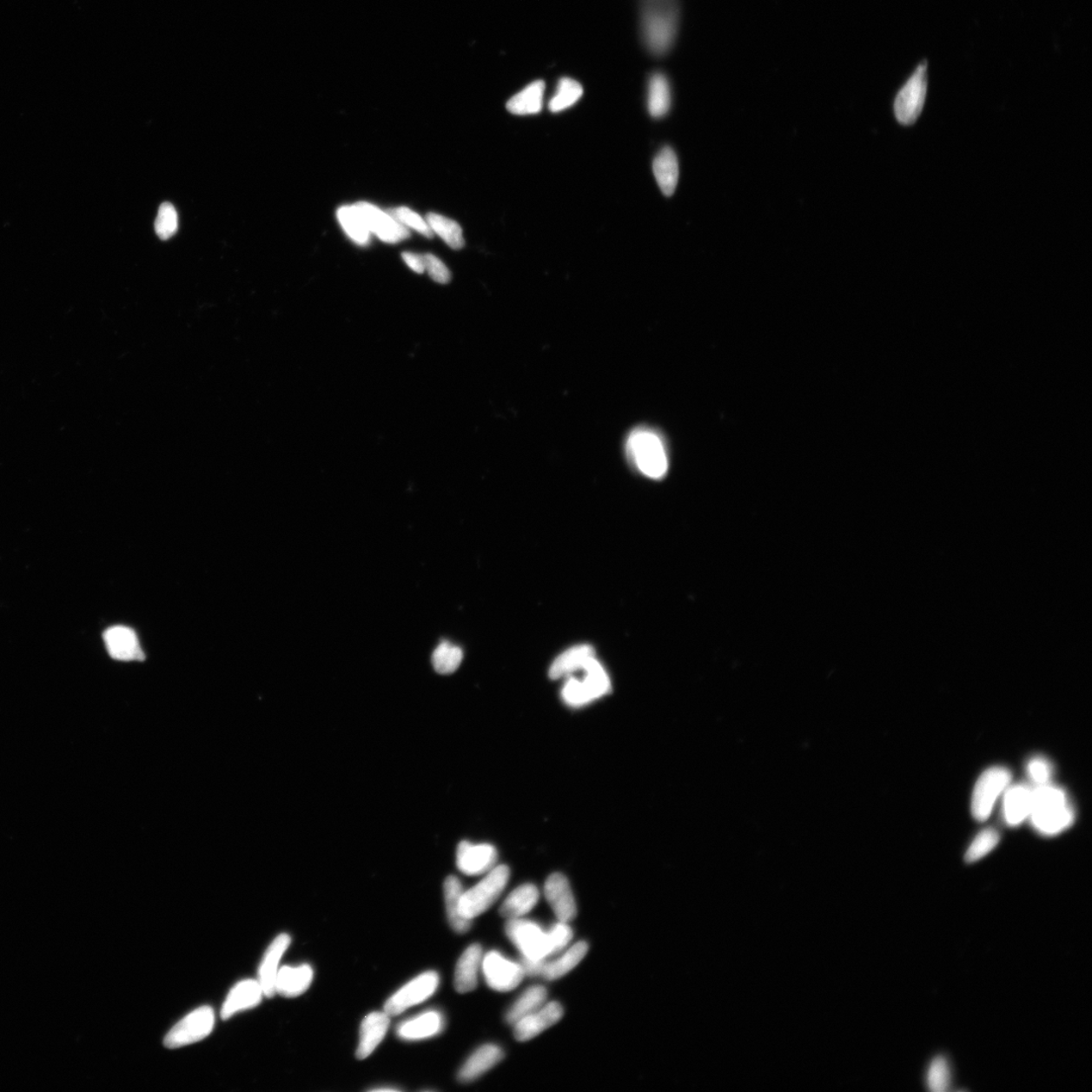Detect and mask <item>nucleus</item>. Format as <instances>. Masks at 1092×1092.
<instances>
[{
    "mask_svg": "<svg viewBox=\"0 0 1092 1092\" xmlns=\"http://www.w3.org/2000/svg\"><path fill=\"white\" fill-rule=\"evenodd\" d=\"M443 1029V1016L440 1011L429 1010L400 1023L397 1034L400 1039L405 1041H419L440 1035Z\"/></svg>",
    "mask_w": 1092,
    "mask_h": 1092,
    "instance_id": "nucleus-20",
    "label": "nucleus"
},
{
    "mask_svg": "<svg viewBox=\"0 0 1092 1092\" xmlns=\"http://www.w3.org/2000/svg\"><path fill=\"white\" fill-rule=\"evenodd\" d=\"M1032 790L1025 785L1009 788L1004 796V818L1010 826L1021 824L1031 811Z\"/></svg>",
    "mask_w": 1092,
    "mask_h": 1092,
    "instance_id": "nucleus-27",
    "label": "nucleus"
},
{
    "mask_svg": "<svg viewBox=\"0 0 1092 1092\" xmlns=\"http://www.w3.org/2000/svg\"><path fill=\"white\" fill-rule=\"evenodd\" d=\"M462 659L464 652L460 646L442 641L432 655V665L440 674L449 675L460 668Z\"/></svg>",
    "mask_w": 1092,
    "mask_h": 1092,
    "instance_id": "nucleus-36",
    "label": "nucleus"
},
{
    "mask_svg": "<svg viewBox=\"0 0 1092 1092\" xmlns=\"http://www.w3.org/2000/svg\"><path fill=\"white\" fill-rule=\"evenodd\" d=\"M425 270H427L432 280L438 283H448L450 281V271L440 258L432 255H424Z\"/></svg>",
    "mask_w": 1092,
    "mask_h": 1092,
    "instance_id": "nucleus-42",
    "label": "nucleus"
},
{
    "mask_svg": "<svg viewBox=\"0 0 1092 1092\" xmlns=\"http://www.w3.org/2000/svg\"><path fill=\"white\" fill-rule=\"evenodd\" d=\"M509 876V868L506 865L493 868L476 886L462 893L460 902V915L473 921L474 917L489 910L501 896L508 884Z\"/></svg>",
    "mask_w": 1092,
    "mask_h": 1092,
    "instance_id": "nucleus-5",
    "label": "nucleus"
},
{
    "mask_svg": "<svg viewBox=\"0 0 1092 1092\" xmlns=\"http://www.w3.org/2000/svg\"><path fill=\"white\" fill-rule=\"evenodd\" d=\"M1028 772L1036 784L1044 785L1050 780L1051 764L1044 758H1035L1028 764Z\"/></svg>",
    "mask_w": 1092,
    "mask_h": 1092,
    "instance_id": "nucleus-43",
    "label": "nucleus"
},
{
    "mask_svg": "<svg viewBox=\"0 0 1092 1092\" xmlns=\"http://www.w3.org/2000/svg\"><path fill=\"white\" fill-rule=\"evenodd\" d=\"M313 978L314 971L310 965L281 967L276 975L275 992L285 997L300 996L310 989Z\"/></svg>",
    "mask_w": 1092,
    "mask_h": 1092,
    "instance_id": "nucleus-21",
    "label": "nucleus"
},
{
    "mask_svg": "<svg viewBox=\"0 0 1092 1092\" xmlns=\"http://www.w3.org/2000/svg\"><path fill=\"white\" fill-rule=\"evenodd\" d=\"M426 222L432 232L440 235L453 249H461L465 246L461 227L455 221L443 217L441 215L430 213Z\"/></svg>",
    "mask_w": 1092,
    "mask_h": 1092,
    "instance_id": "nucleus-34",
    "label": "nucleus"
},
{
    "mask_svg": "<svg viewBox=\"0 0 1092 1092\" xmlns=\"http://www.w3.org/2000/svg\"><path fill=\"white\" fill-rule=\"evenodd\" d=\"M337 218L344 231L355 243L366 245L369 242L370 232L355 205L339 208Z\"/></svg>",
    "mask_w": 1092,
    "mask_h": 1092,
    "instance_id": "nucleus-33",
    "label": "nucleus"
},
{
    "mask_svg": "<svg viewBox=\"0 0 1092 1092\" xmlns=\"http://www.w3.org/2000/svg\"><path fill=\"white\" fill-rule=\"evenodd\" d=\"M482 964L486 983L493 990L501 992L513 990L521 983L524 977L520 964L504 958L496 951L487 953Z\"/></svg>",
    "mask_w": 1092,
    "mask_h": 1092,
    "instance_id": "nucleus-11",
    "label": "nucleus"
},
{
    "mask_svg": "<svg viewBox=\"0 0 1092 1092\" xmlns=\"http://www.w3.org/2000/svg\"><path fill=\"white\" fill-rule=\"evenodd\" d=\"M545 896L559 922L570 923L577 916V905L569 881L563 874L554 873L547 878Z\"/></svg>",
    "mask_w": 1092,
    "mask_h": 1092,
    "instance_id": "nucleus-14",
    "label": "nucleus"
},
{
    "mask_svg": "<svg viewBox=\"0 0 1092 1092\" xmlns=\"http://www.w3.org/2000/svg\"><path fill=\"white\" fill-rule=\"evenodd\" d=\"M503 1058L504 1052L501 1048L495 1045L480 1047L461 1067L458 1075L459 1081L464 1083L476 1081L493 1066L501 1062Z\"/></svg>",
    "mask_w": 1092,
    "mask_h": 1092,
    "instance_id": "nucleus-22",
    "label": "nucleus"
},
{
    "mask_svg": "<svg viewBox=\"0 0 1092 1092\" xmlns=\"http://www.w3.org/2000/svg\"><path fill=\"white\" fill-rule=\"evenodd\" d=\"M497 859V850L489 844H474L464 841L456 850V865L466 875L477 876L490 872L495 868Z\"/></svg>",
    "mask_w": 1092,
    "mask_h": 1092,
    "instance_id": "nucleus-13",
    "label": "nucleus"
},
{
    "mask_svg": "<svg viewBox=\"0 0 1092 1092\" xmlns=\"http://www.w3.org/2000/svg\"><path fill=\"white\" fill-rule=\"evenodd\" d=\"M263 990L258 980L247 979L239 983L228 995L222 1008L221 1016L224 1021L229 1020L234 1015L246 1009H255L261 1004Z\"/></svg>",
    "mask_w": 1092,
    "mask_h": 1092,
    "instance_id": "nucleus-18",
    "label": "nucleus"
},
{
    "mask_svg": "<svg viewBox=\"0 0 1092 1092\" xmlns=\"http://www.w3.org/2000/svg\"><path fill=\"white\" fill-rule=\"evenodd\" d=\"M950 1082H951V1073H950L947 1060L942 1056L935 1058L930 1065L927 1075L929 1089L934 1092H945L949 1089Z\"/></svg>",
    "mask_w": 1092,
    "mask_h": 1092,
    "instance_id": "nucleus-38",
    "label": "nucleus"
},
{
    "mask_svg": "<svg viewBox=\"0 0 1092 1092\" xmlns=\"http://www.w3.org/2000/svg\"><path fill=\"white\" fill-rule=\"evenodd\" d=\"M390 1017L385 1011H374L364 1017L361 1026L360 1045L356 1051L357 1058L367 1059L374 1052L387 1035L390 1027Z\"/></svg>",
    "mask_w": 1092,
    "mask_h": 1092,
    "instance_id": "nucleus-19",
    "label": "nucleus"
},
{
    "mask_svg": "<svg viewBox=\"0 0 1092 1092\" xmlns=\"http://www.w3.org/2000/svg\"><path fill=\"white\" fill-rule=\"evenodd\" d=\"M461 882L455 876H448L444 882V897H446L447 917L452 928L459 934H465L472 927V921L460 915V902L464 893Z\"/></svg>",
    "mask_w": 1092,
    "mask_h": 1092,
    "instance_id": "nucleus-28",
    "label": "nucleus"
},
{
    "mask_svg": "<svg viewBox=\"0 0 1092 1092\" xmlns=\"http://www.w3.org/2000/svg\"><path fill=\"white\" fill-rule=\"evenodd\" d=\"M671 103V86L668 78L663 73L652 74L649 83V101H647L651 116L657 119L662 118L668 114Z\"/></svg>",
    "mask_w": 1092,
    "mask_h": 1092,
    "instance_id": "nucleus-30",
    "label": "nucleus"
},
{
    "mask_svg": "<svg viewBox=\"0 0 1092 1092\" xmlns=\"http://www.w3.org/2000/svg\"><path fill=\"white\" fill-rule=\"evenodd\" d=\"M582 678L570 676L561 690L566 705L582 707L609 693L611 682L607 672L595 658L590 659Z\"/></svg>",
    "mask_w": 1092,
    "mask_h": 1092,
    "instance_id": "nucleus-4",
    "label": "nucleus"
},
{
    "mask_svg": "<svg viewBox=\"0 0 1092 1092\" xmlns=\"http://www.w3.org/2000/svg\"><path fill=\"white\" fill-rule=\"evenodd\" d=\"M440 985V976L434 971L425 972L410 981L387 999L384 1011L388 1016H396L417 1004L427 1001Z\"/></svg>",
    "mask_w": 1092,
    "mask_h": 1092,
    "instance_id": "nucleus-9",
    "label": "nucleus"
},
{
    "mask_svg": "<svg viewBox=\"0 0 1092 1092\" xmlns=\"http://www.w3.org/2000/svg\"><path fill=\"white\" fill-rule=\"evenodd\" d=\"M178 229V215L176 209L170 202H164L159 208L156 221V230L160 239L168 240L175 235Z\"/></svg>",
    "mask_w": 1092,
    "mask_h": 1092,
    "instance_id": "nucleus-39",
    "label": "nucleus"
},
{
    "mask_svg": "<svg viewBox=\"0 0 1092 1092\" xmlns=\"http://www.w3.org/2000/svg\"><path fill=\"white\" fill-rule=\"evenodd\" d=\"M583 94V86L577 80L569 77L561 78L559 82L557 91H555L552 101L549 102V109L553 113L563 112V110L577 103Z\"/></svg>",
    "mask_w": 1092,
    "mask_h": 1092,
    "instance_id": "nucleus-35",
    "label": "nucleus"
},
{
    "mask_svg": "<svg viewBox=\"0 0 1092 1092\" xmlns=\"http://www.w3.org/2000/svg\"><path fill=\"white\" fill-rule=\"evenodd\" d=\"M998 842L999 835L996 830L989 829L981 831L980 834L975 837L971 846L967 850L965 855L966 862L974 863L983 859L984 856L990 853V851L996 847Z\"/></svg>",
    "mask_w": 1092,
    "mask_h": 1092,
    "instance_id": "nucleus-37",
    "label": "nucleus"
},
{
    "mask_svg": "<svg viewBox=\"0 0 1092 1092\" xmlns=\"http://www.w3.org/2000/svg\"><path fill=\"white\" fill-rule=\"evenodd\" d=\"M387 213L390 214L392 217L396 219L398 222H400V224L404 225L406 228L407 227L412 228V229H414L418 233L422 234V235L426 237H428V238L433 237V232H432V230L430 229V227L427 224V222H426V220L421 218L420 215H419L417 213H415L414 211H412V209L408 208H405V207H400V208L391 209V211H388Z\"/></svg>",
    "mask_w": 1092,
    "mask_h": 1092,
    "instance_id": "nucleus-40",
    "label": "nucleus"
},
{
    "mask_svg": "<svg viewBox=\"0 0 1092 1092\" xmlns=\"http://www.w3.org/2000/svg\"><path fill=\"white\" fill-rule=\"evenodd\" d=\"M546 963V959L534 960L524 957L523 956L520 966L524 975H528V976H539V975H541L542 972H544Z\"/></svg>",
    "mask_w": 1092,
    "mask_h": 1092,
    "instance_id": "nucleus-44",
    "label": "nucleus"
},
{
    "mask_svg": "<svg viewBox=\"0 0 1092 1092\" xmlns=\"http://www.w3.org/2000/svg\"><path fill=\"white\" fill-rule=\"evenodd\" d=\"M589 950L588 943L586 942H579L572 946L563 957L546 963L544 972L541 976L546 980H554L563 977L564 975L569 973L581 962Z\"/></svg>",
    "mask_w": 1092,
    "mask_h": 1092,
    "instance_id": "nucleus-32",
    "label": "nucleus"
},
{
    "mask_svg": "<svg viewBox=\"0 0 1092 1092\" xmlns=\"http://www.w3.org/2000/svg\"><path fill=\"white\" fill-rule=\"evenodd\" d=\"M355 207L359 208L369 232L374 233L382 242L397 243L410 236L409 230L390 214L368 202H357Z\"/></svg>",
    "mask_w": 1092,
    "mask_h": 1092,
    "instance_id": "nucleus-12",
    "label": "nucleus"
},
{
    "mask_svg": "<svg viewBox=\"0 0 1092 1092\" xmlns=\"http://www.w3.org/2000/svg\"><path fill=\"white\" fill-rule=\"evenodd\" d=\"M505 930L524 957L541 960L552 955L548 935L539 924L520 918H510Z\"/></svg>",
    "mask_w": 1092,
    "mask_h": 1092,
    "instance_id": "nucleus-8",
    "label": "nucleus"
},
{
    "mask_svg": "<svg viewBox=\"0 0 1092 1092\" xmlns=\"http://www.w3.org/2000/svg\"><path fill=\"white\" fill-rule=\"evenodd\" d=\"M539 892L533 884H526L516 890L506 898L500 909V915L506 918H520L532 911L538 903Z\"/></svg>",
    "mask_w": 1092,
    "mask_h": 1092,
    "instance_id": "nucleus-29",
    "label": "nucleus"
},
{
    "mask_svg": "<svg viewBox=\"0 0 1092 1092\" xmlns=\"http://www.w3.org/2000/svg\"><path fill=\"white\" fill-rule=\"evenodd\" d=\"M927 72V62H923L897 96L894 114L903 126L915 123L923 112L928 90Z\"/></svg>",
    "mask_w": 1092,
    "mask_h": 1092,
    "instance_id": "nucleus-6",
    "label": "nucleus"
},
{
    "mask_svg": "<svg viewBox=\"0 0 1092 1092\" xmlns=\"http://www.w3.org/2000/svg\"><path fill=\"white\" fill-rule=\"evenodd\" d=\"M103 639L109 656L116 661H143L145 658L137 634L131 628L121 625L110 627L104 632Z\"/></svg>",
    "mask_w": 1092,
    "mask_h": 1092,
    "instance_id": "nucleus-15",
    "label": "nucleus"
},
{
    "mask_svg": "<svg viewBox=\"0 0 1092 1092\" xmlns=\"http://www.w3.org/2000/svg\"><path fill=\"white\" fill-rule=\"evenodd\" d=\"M564 1009L559 1003H551L539 1010L523 1017L515 1023L514 1036L517 1041L526 1042L535 1038L559 1023Z\"/></svg>",
    "mask_w": 1092,
    "mask_h": 1092,
    "instance_id": "nucleus-16",
    "label": "nucleus"
},
{
    "mask_svg": "<svg viewBox=\"0 0 1092 1092\" xmlns=\"http://www.w3.org/2000/svg\"><path fill=\"white\" fill-rule=\"evenodd\" d=\"M640 30L645 45L652 55L669 53L680 27V0H639Z\"/></svg>",
    "mask_w": 1092,
    "mask_h": 1092,
    "instance_id": "nucleus-1",
    "label": "nucleus"
},
{
    "mask_svg": "<svg viewBox=\"0 0 1092 1092\" xmlns=\"http://www.w3.org/2000/svg\"><path fill=\"white\" fill-rule=\"evenodd\" d=\"M629 460L651 479H662L668 472L669 460L662 438L655 431L639 428L632 432L626 442Z\"/></svg>",
    "mask_w": 1092,
    "mask_h": 1092,
    "instance_id": "nucleus-3",
    "label": "nucleus"
},
{
    "mask_svg": "<svg viewBox=\"0 0 1092 1092\" xmlns=\"http://www.w3.org/2000/svg\"><path fill=\"white\" fill-rule=\"evenodd\" d=\"M1029 817L1041 834L1053 836L1069 828L1075 811L1062 789L1044 784L1032 791Z\"/></svg>",
    "mask_w": 1092,
    "mask_h": 1092,
    "instance_id": "nucleus-2",
    "label": "nucleus"
},
{
    "mask_svg": "<svg viewBox=\"0 0 1092 1092\" xmlns=\"http://www.w3.org/2000/svg\"><path fill=\"white\" fill-rule=\"evenodd\" d=\"M404 261L417 274H423L425 271L423 255H415V253L405 252L402 255Z\"/></svg>",
    "mask_w": 1092,
    "mask_h": 1092,
    "instance_id": "nucleus-45",
    "label": "nucleus"
},
{
    "mask_svg": "<svg viewBox=\"0 0 1092 1092\" xmlns=\"http://www.w3.org/2000/svg\"><path fill=\"white\" fill-rule=\"evenodd\" d=\"M595 657L593 646L589 645L572 646L555 659L549 670V677L555 680V678L575 675L579 671L584 670L590 659Z\"/></svg>",
    "mask_w": 1092,
    "mask_h": 1092,
    "instance_id": "nucleus-24",
    "label": "nucleus"
},
{
    "mask_svg": "<svg viewBox=\"0 0 1092 1092\" xmlns=\"http://www.w3.org/2000/svg\"><path fill=\"white\" fill-rule=\"evenodd\" d=\"M1011 774L1007 768L995 767L981 775L974 788L972 797L973 817L984 822L990 817L998 796L1009 784Z\"/></svg>",
    "mask_w": 1092,
    "mask_h": 1092,
    "instance_id": "nucleus-10",
    "label": "nucleus"
},
{
    "mask_svg": "<svg viewBox=\"0 0 1092 1092\" xmlns=\"http://www.w3.org/2000/svg\"><path fill=\"white\" fill-rule=\"evenodd\" d=\"M291 936L288 934H281L277 936L273 943L265 952L261 968H259L258 983L261 984L264 996L268 998L274 997L275 992V980L277 972H279V965L283 954L286 953L289 945H291Z\"/></svg>",
    "mask_w": 1092,
    "mask_h": 1092,
    "instance_id": "nucleus-17",
    "label": "nucleus"
},
{
    "mask_svg": "<svg viewBox=\"0 0 1092 1092\" xmlns=\"http://www.w3.org/2000/svg\"><path fill=\"white\" fill-rule=\"evenodd\" d=\"M545 91V82H533L510 98L507 109L511 114L518 116L539 114L544 107Z\"/></svg>",
    "mask_w": 1092,
    "mask_h": 1092,
    "instance_id": "nucleus-25",
    "label": "nucleus"
},
{
    "mask_svg": "<svg viewBox=\"0 0 1092 1092\" xmlns=\"http://www.w3.org/2000/svg\"><path fill=\"white\" fill-rule=\"evenodd\" d=\"M215 1013L211 1007H201L191 1011L166 1035L164 1045L169 1049H178L200 1042L213 1032Z\"/></svg>",
    "mask_w": 1092,
    "mask_h": 1092,
    "instance_id": "nucleus-7",
    "label": "nucleus"
},
{
    "mask_svg": "<svg viewBox=\"0 0 1092 1092\" xmlns=\"http://www.w3.org/2000/svg\"><path fill=\"white\" fill-rule=\"evenodd\" d=\"M653 175L665 195H674L678 181V163L674 150L665 147L655 158Z\"/></svg>",
    "mask_w": 1092,
    "mask_h": 1092,
    "instance_id": "nucleus-26",
    "label": "nucleus"
},
{
    "mask_svg": "<svg viewBox=\"0 0 1092 1092\" xmlns=\"http://www.w3.org/2000/svg\"><path fill=\"white\" fill-rule=\"evenodd\" d=\"M547 935L553 955L560 952L571 942L572 930L566 923L559 922L553 925Z\"/></svg>",
    "mask_w": 1092,
    "mask_h": 1092,
    "instance_id": "nucleus-41",
    "label": "nucleus"
},
{
    "mask_svg": "<svg viewBox=\"0 0 1092 1092\" xmlns=\"http://www.w3.org/2000/svg\"><path fill=\"white\" fill-rule=\"evenodd\" d=\"M547 991L545 987L533 986L523 993V996L518 999L513 1007L510 1009L506 1021L510 1025H515L518 1022L526 1016L539 1010L546 1001Z\"/></svg>",
    "mask_w": 1092,
    "mask_h": 1092,
    "instance_id": "nucleus-31",
    "label": "nucleus"
},
{
    "mask_svg": "<svg viewBox=\"0 0 1092 1092\" xmlns=\"http://www.w3.org/2000/svg\"><path fill=\"white\" fill-rule=\"evenodd\" d=\"M482 954V947L478 943H473L460 956L454 974V987L459 993H467L476 989Z\"/></svg>",
    "mask_w": 1092,
    "mask_h": 1092,
    "instance_id": "nucleus-23",
    "label": "nucleus"
},
{
    "mask_svg": "<svg viewBox=\"0 0 1092 1092\" xmlns=\"http://www.w3.org/2000/svg\"><path fill=\"white\" fill-rule=\"evenodd\" d=\"M374 1091H380V1092H381V1091H396V1090H398V1089H387H387H374Z\"/></svg>",
    "mask_w": 1092,
    "mask_h": 1092,
    "instance_id": "nucleus-46",
    "label": "nucleus"
}]
</instances>
